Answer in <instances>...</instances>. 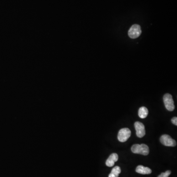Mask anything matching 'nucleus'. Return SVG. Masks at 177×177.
I'll use <instances>...</instances> for the list:
<instances>
[{
    "mask_svg": "<svg viewBox=\"0 0 177 177\" xmlns=\"http://www.w3.org/2000/svg\"><path fill=\"white\" fill-rule=\"evenodd\" d=\"M129 36L131 39H136L140 36L141 34L140 26L137 24H134L131 26L128 33Z\"/></svg>",
    "mask_w": 177,
    "mask_h": 177,
    "instance_id": "5",
    "label": "nucleus"
},
{
    "mask_svg": "<svg viewBox=\"0 0 177 177\" xmlns=\"http://www.w3.org/2000/svg\"><path fill=\"white\" fill-rule=\"evenodd\" d=\"M119 156L117 154L113 153L109 156L106 161V165L108 167H112L115 164V162L118 161Z\"/></svg>",
    "mask_w": 177,
    "mask_h": 177,
    "instance_id": "7",
    "label": "nucleus"
},
{
    "mask_svg": "<svg viewBox=\"0 0 177 177\" xmlns=\"http://www.w3.org/2000/svg\"><path fill=\"white\" fill-rule=\"evenodd\" d=\"M171 121L172 123L175 125H177V117H174V118H172V120H171Z\"/></svg>",
    "mask_w": 177,
    "mask_h": 177,
    "instance_id": "12",
    "label": "nucleus"
},
{
    "mask_svg": "<svg viewBox=\"0 0 177 177\" xmlns=\"http://www.w3.org/2000/svg\"><path fill=\"white\" fill-rule=\"evenodd\" d=\"M171 172L170 170H167L164 173H162L157 177H168L171 174Z\"/></svg>",
    "mask_w": 177,
    "mask_h": 177,
    "instance_id": "11",
    "label": "nucleus"
},
{
    "mask_svg": "<svg viewBox=\"0 0 177 177\" xmlns=\"http://www.w3.org/2000/svg\"><path fill=\"white\" fill-rule=\"evenodd\" d=\"M131 136V131L128 128H124L119 130L118 134V139L121 142H125L129 139Z\"/></svg>",
    "mask_w": 177,
    "mask_h": 177,
    "instance_id": "3",
    "label": "nucleus"
},
{
    "mask_svg": "<svg viewBox=\"0 0 177 177\" xmlns=\"http://www.w3.org/2000/svg\"><path fill=\"white\" fill-rule=\"evenodd\" d=\"M131 151L134 154L147 156L149 154V147L146 144H134L131 148Z\"/></svg>",
    "mask_w": 177,
    "mask_h": 177,
    "instance_id": "1",
    "label": "nucleus"
},
{
    "mask_svg": "<svg viewBox=\"0 0 177 177\" xmlns=\"http://www.w3.org/2000/svg\"><path fill=\"white\" fill-rule=\"evenodd\" d=\"M134 126L136 131V135L138 137L142 138L144 137L146 133L144 124L139 121H136L134 123Z\"/></svg>",
    "mask_w": 177,
    "mask_h": 177,
    "instance_id": "6",
    "label": "nucleus"
},
{
    "mask_svg": "<svg viewBox=\"0 0 177 177\" xmlns=\"http://www.w3.org/2000/svg\"><path fill=\"white\" fill-rule=\"evenodd\" d=\"M164 102L165 106L167 110L173 111L175 109L174 102L172 96L169 94H166L164 96Z\"/></svg>",
    "mask_w": 177,
    "mask_h": 177,
    "instance_id": "2",
    "label": "nucleus"
},
{
    "mask_svg": "<svg viewBox=\"0 0 177 177\" xmlns=\"http://www.w3.org/2000/svg\"><path fill=\"white\" fill-rule=\"evenodd\" d=\"M148 110L147 108L145 107H141L139 108L138 110V115L139 117L141 119H144V118H146L148 115Z\"/></svg>",
    "mask_w": 177,
    "mask_h": 177,
    "instance_id": "9",
    "label": "nucleus"
},
{
    "mask_svg": "<svg viewBox=\"0 0 177 177\" xmlns=\"http://www.w3.org/2000/svg\"><path fill=\"white\" fill-rule=\"evenodd\" d=\"M160 142L163 145L167 147H175L177 145L176 141L174 140L169 135L164 134L160 138Z\"/></svg>",
    "mask_w": 177,
    "mask_h": 177,
    "instance_id": "4",
    "label": "nucleus"
},
{
    "mask_svg": "<svg viewBox=\"0 0 177 177\" xmlns=\"http://www.w3.org/2000/svg\"><path fill=\"white\" fill-rule=\"evenodd\" d=\"M135 171L138 173L143 175L150 174L152 173V170L148 167H144L142 165H139L136 167Z\"/></svg>",
    "mask_w": 177,
    "mask_h": 177,
    "instance_id": "8",
    "label": "nucleus"
},
{
    "mask_svg": "<svg viewBox=\"0 0 177 177\" xmlns=\"http://www.w3.org/2000/svg\"><path fill=\"white\" fill-rule=\"evenodd\" d=\"M121 172V169L120 167L118 166H115L112 170L111 172L109 175L108 177H118Z\"/></svg>",
    "mask_w": 177,
    "mask_h": 177,
    "instance_id": "10",
    "label": "nucleus"
}]
</instances>
